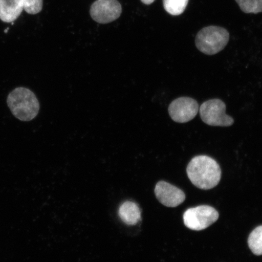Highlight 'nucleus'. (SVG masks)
<instances>
[{
    "label": "nucleus",
    "instance_id": "9d476101",
    "mask_svg": "<svg viewBox=\"0 0 262 262\" xmlns=\"http://www.w3.org/2000/svg\"><path fill=\"white\" fill-rule=\"evenodd\" d=\"M119 215L124 224L128 225H136L141 219V211L136 203L126 201L121 205Z\"/></svg>",
    "mask_w": 262,
    "mask_h": 262
},
{
    "label": "nucleus",
    "instance_id": "9b49d317",
    "mask_svg": "<svg viewBox=\"0 0 262 262\" xmlns=\"http://www.w3.org/2000/svg\"><path fill=\"white\" fill-rule=\"evenodd\" d=\"M248 244L254 255H262V225L255 228L249 235Z\"/></svg>",
    "mask_w": 262,
    "mask_h": 262
},
{
    "label": "nucleus",
    "instance_id": "ddd939ff",
    "mask_svg": "<svg viewBox=\"0 0 262 262\" xmlns=\"http://www.w3.org/2000/svg\"><path fill=\"white\" fill-rule=\"evenodd\" d=\"M242 11L247 14L262 12V0H235Z\"/></svg>",
    "mask_w": 262,
    "mask_h": 262
},
{
    "label": "nucleus",
    "instance_id": "6e6552de",
    "mask_svg": "<svg viewBox=\"0 0 262 262\" xmlns=\"http://www.w3.org/2000/svg\"><path fill=\"white\" fill-rule=\"evenodd\" d=\"M155 191L158 201L167 207H177L185 201L186 195L182 189L165 181L157 183Z\"/></svg>",
    "mask_w": 262,
    "mask_h": 262
},
{
    "label": "nucleus",
    "instance_id": "423d86ee",
    "mask_svg": "<svg viewBox=\"0 0 262 262\" xmlns=\"http://www.w3.org/2000/svg\"><path fill=\"white\" fill-rule=\"evenodd\" d=\"M198 101L188 97H182L172 101L168 107L170 117L175 122L185 123L194 119L198 114Z\"/></svg>",
    "mask_w": 262,
    "mask_h": 262
},
{
    "label": "nucleus",
    "instance_id": "7ed1b4c3",
    "mask_svg": "<svg viewBox=\"0 0 262 262\" xmlns=\"http://www.w3.org/2000/svg\"><path fill=\"white\" fill-rule=\"evenodd\" d=\"M229 34L227 29L211 26L203 28L195 37V45L199 50L206 55L219 53L227 45Z\"/></svg>",
    "mask_w": 262,
    "mask_h": 262
},
{
    "label": "nucleus",
    "instance_id": "f8f14e48",
    "mask_svg": "<svg viewBox=\"0 0 262 262\" xmlns=\"http://www.w3.org/2000/svg\"><path fill=\"white\" fill-rule=\"evenodd\" d=\"M189 0H163L165 11L172 15H179L185 11Z\"/></svg>",
    "mask_w": 262,
    "mask_h": 262
},
{
    "label": "nucleus",
    "instance_id": "f257e3e1",
    "mask_svg": "<svg viewBox=\"0 0 262 262\" xmlns=\"http://www.w3.org/2000/svg\"><path fill=\"white\" fill-rule=\"evenodd\" d=\"M186 172L193 185L204 190L215 187L222 177L220 165L214 159L207 156L194 157L189 163Z\"/></svg>",
    "mask_w": 262,
    "mask_h": 262
},
{
    "label": "nucleus",
    "instance_id": "dca6fc26",
    "mask_svg": "<svg viewBox=\"0 0 262 262\" xmlns=\"http://www.w3.org/2000/svg\"><path fill=\"white\" fill-rule=\"evenodd\" d=\"M9 28L6 29V30L5 31V32L6 33L8 32Z\"/></svg>",
    "mask_w": 262,
    "mask_h": 262
},
{
    "label": "nucleus",
    "instance_id": "20e7f679",
    "mask_svg": "<svg viewBox=\"0 0 262 262\" xmlns=\"http://www.w3.org/2000/svg\"><path fill=\"white\" fill-rule=\"evenodd\" d=\"M226 107L224 101L218 98L205 101L199 109L203 122L212 126H231L234 120L226 114Z\"/></svg>",
    "mask_w": 262,
    "mask_h": 262
},
{
    "label": "nucleus",
    "instance_id": "0eeeda50",
    "mask_svg": "<svg viewBox=\"0 0 262 262\" xmlns=\"http://www.w3.org/2000/svg\"><path fill=\"white\" fill-rule=\"evenodd\" d=\"M122 12V6L117 0H97L90 10L91 17L98 24H102L116 20Z\"/></svg>",
    "mask_w": 262,
    "mask_h": 262
},
{
    "label": "nucleus",
    "instance_id": "4468645a",
    "mask_svg": "<svg viewBox=\"0 0 262 262\" xmlns=\"http://www.w3.org/2000/svg\"><path fill=\"white\" fill-rule=\"evenodd\" d=\"M42 0H23L24 10L29 14L34 15L41 11Z\"/></svg>",
    "mask_w": 262,
    "mask_h": 262
},
{
    "label": "nucleus",
    "instance_id": "1a4fd4ad",
    "mask_svg": "<svg viewBox=\"0 0 262 262\" xmlns=\"http://www.w3.org/2000/svg\"><path fill=\"white\" fill-rule=\"evenodd\" d=\"M23 11V0H0V19L3 22H14Z\"/></svg>",
    "mask_w": 262,
    "mask_h": 262
},
{
    "label": "nucleus",
    "instance_id": "39448f33",
    "mask_svg": "<svg viewBox=\"0 0 262 262\" xmlns=\"http://www.w3.org/2000/svg\"><path fill=\"white\" fill-rule=\"evenodd\" d=\"M219 214L216 209L208 205L189 208L183 214L186 227L194 231L204 230L218 220Z\"/></svg>",
    "mask_w": 262,
    "mask_h": 262
},
{
    "label": "nucleus",
    "instance_id": "f03ea898",
    "mask_svg": "<svg viewBox=\"0 0 262 262\" xmlns=\"http://www.w3.org/2000/svg\"><path fill=\"white\" fill-rule=\"evenodd\" d=\"M7 103L12 114L23 122L35 119L40 110V103L34 93L24 87L13 90L9 94Z\"/></svg>",
    "mask_w": 262,
    "mask_h": 262
},
{
    "label": "nucleus",
    "instance_id": "2eb2a0df",
    "mask_svg": "<svg viewBox=\"0 0 262 262\" xmlns=\"http://www.w3.org/2000/svg\"><path fill=\"white\" fill-rule=\"evenodd\" d=\"M144 4L145 5H150L152 4V3L155 1V0H141Z\"/></svg>",
    "mask_w": 262,
    "mask_h": 262
}]
</instances>
